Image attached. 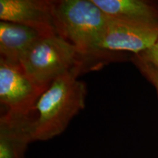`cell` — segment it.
Listing matches in <instances>:
<instances>
[{
	"label": "cell",
	"instance_id": "3",
	"mask_svg": "<svg viewBox=\"0 0 158 158\" xmlns=\"http://www.w3.org/2000/svg\"><path fill=\"white\" fill-rule=\"evenodd\" d=\"M89 58L59 35L43 36L20 60L25 73L35 83L48 87L55 79L77 67L85 68Z\"/></svg>",
	"mask_w": 158,
	"mask_h": 158
},
{
	"label": "cell",
	"instance_id": "7",
	"mask_svg": "<svg viewBox=\"0 0 158 158\" xmlns=\"http://www.w3.org/2000/svg\"><path fill=\"white\" fill-rule=\"evenodd\" d=\"M35 112L4 111L0 117V158H25L34 141Z\"/></svg>",
	"mask_w": 158,
	"mask_h": 158
},
{
	"label": "cell",
	"instance_id": "5",
	"mask_svg": "<svg viewBox=\"0 0 158 158\" xmlns=\"http://www.w3.org/2000/svg\"><path fill=\"white\" fill-rule=\"evenodd\" d=\"M158 39V24L125 21L108 16L100 50L141 54Z\"/></svg>",
	"mask_w": 158,
	"mask_h": 158
},
{
	"label": "cell",
	"instance_id": "6",
	"mask_svg": "<svg viewBox=\"0 0 158 158\" xmlns=\"http://www.w3.org/2000/svg\"><path fill=\"white\" fill-rule=\"evenodd\" d=\"M0 20L27 26L42 36L57 35L52 0H0Z\"/></svg>",
	"mask_w": 158,
	"mask_h": 158
},
{
	"label": "cell",
	"instance_id": "8",
	"mask_svg": "<svg viewBox=\"0 0 158 158\" xmlns=\"http://www.w3.org/2000/svg\"><path fill=\"white\" fill-rule=\"evenodd\" d=\"M43 37L38 31L8 21H0V58L20 64V60L31 45Z\"/></svg>",
	"mask_w": 158,
	"mask_h": 158
},
{
	"label": "cell",
	"instance_id": "4",
	"mask_svg": "<svg viewBox=\"0 0 158 158\" xmlns=\"http://www.w3.org/2000/svg\"><path fill=\"white\" fill-rule=\"evenodd\" d=\"M47 89L29 78L20 64L0 58V102L5 111H31Z\"/></svg>",
	"mask_w": 158,
	"mask_h": 158
},
{
	"label": "cell",
	"instance_id": "1",
	"mask_svg": "<svg viewBox=\"0 0 158 158\" xmlns=\"http://www.w3.org/2000/svg\"><path fill=\"white\" fill-rule=\"evenodd\" d=\"M84 68L77 67L55 79L39 98L35 106V141L60 135L84 109L86 85L78 77Z\"/></svg>",
	"mask_w": 158,
	"mask_h": 158
},
{
	"label": "cell",
	"instance_id": "11",
	"mask_svg": "<svg viewBox=\"0 0 158 158\" xmlns=\"http://www.w3.org/2000/svg\"><path fill=\"white\" fill-rule=\"evenodd\" d=\"M138 55L148 62L158 66V39L152 46Z\"/></svg>",
	"mask_w": 158,
	"mask_h": 158
},
{
	"label": "cell",
	"instance_id": "2",
	"mask_svg": "<svg viewBox=\"0 0 158 158\" xmlns=\"http://www.w3.org/2000/svg\"><path fill=\"white\" fill-rule=\"evenodd\" d=\"M52 5L57 35L89 59L103 56L100 45L108 15L92 0H54Z\"/></svg>",
	"mask_w": 158,
	"mask_h": 158
},
{
	"label": "cell",
	"instance_id": "10",
	"mask_svg": "<svg viewBox=\"0 0 158 158\" xmlns=\"http://www.w3.org/2000/svg\"><path fill=\"white\" fill-rule=\"evenodd\" d=\"M132 62L144 78L152 84L158 96V66L148 62L138 54L132 56Z\"/></svg>",
	"mask_w": 158,
	"mask_h": 158
},
{
	"label": "cell",
	"instance_id": "9",
	"mask_svg": "<svg viewBox=\"0 0 158 158\" xmlns=\"http://www.w3.org/2000/svg\"><path fill=\"white\" fill-rule=\"evenodd\" d=\"M108 16L158 24V2L149 0H92Z\"/></svg>",
	"mask_w": 158,
	"mask_h": 158
}]
</instances>
